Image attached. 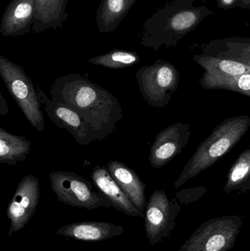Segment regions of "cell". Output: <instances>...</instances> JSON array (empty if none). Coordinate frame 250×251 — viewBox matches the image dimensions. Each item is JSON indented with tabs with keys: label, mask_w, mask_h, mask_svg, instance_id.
Segmentation results:
<instances>
[{
	"label": "cell",
	"mask_w": 250,
	"mask_h": 251,
	"mask_svg": "<svg viewBox=\"0 0 250 251\" xmlns=\"http://www.w3.org/2000/svg\"><path fill=\"white\" fill-rule=\"evenodd\" d=\"M9 113L8 107H7V101L4 100L2 94L0 95V114L1 116L7 115Z\"/></svg>",
	"instance_id": "obj_25"
},
{
	"label": "cell",
	"mask_w": 250,
	"mask_h": 251,
	"mask_svg": "<svg viewBox=\"0 0 250 251\" xmlns=\"http://www.w3.org/2000/svg\"><path fill=\"white\" fill-rule=\"evenodd\" d=\"M243 224L239 216H223L203 223L178 251H228Z\"/></svg>",
	"instance_id": "obj_6"
},
{
	"label": "cell",
	"mask_w": 250,
	"mask_h": 251,
	"mask_svg": "<svg viewBox=\"0 0 250 251\" xmlns=\"http://www.w3.org/2000/svg\"><path fill=\"white\" fill-rule=\"evenodd\" d=\"M195 0H171L156 10L142 25L140 42L143 47L159 51L162 46L177 47L179 41L211 15L208 7L195 6Z\"/></svg>",
	"instance_id": "obj_2"
},
{
	"label": "cell",
	"mask_w": 250,
	"mask_h": 251,
	"mask_svg": "<svg viewBox=\"0 0 250 251\" xmlns=\"http://www.w3.org/2000/svg\"><path fill=\"white\" fill-rule=\"evenodd\" d=\"M52 191L62 203L74 207L92 210L101 207H113V203L92 183L70 171H57L49 174Z\"/></svg>",
	"instance_id": "obj_7"
},
{
	"label": "cell",
	"mask_w": 250,
	"mask_h": 251,
	"mask_svg": "<svg viewBox=\"0 0 250 251\" xmlns=\"http://www.w3.org/2000/svg\"><path fill=\"white\" fill-rule=\"evenodd\" d=\"M135 76L142 98L148 105L155 108L167 106L180 83L179 71L173 64L162 60L140 68Z\"/></svg>",
	"instance_id": "obj_5"
},
{
	"label": "cell",
	"mask_w": 250,
	"mask_h": 251,
	"mask_svg": "<svg viewBox=\"0 0 250 251\" xmlns=\"http://www.w3.org/2000/svg\"><path fill=\"white\" fill-rule=\"evenodd\" d=\"M123 232V227L113 223L83 221L63 226L56 234L79 241L100 242L121 235Z\"/></svg>",
	"instance_id": "obj_14"
},
{
	"label": "cell",
	"mask_w": 250,
	"mask_h": 251,
	"mask_svg": "<svg viewBox=\"0 0 250 251\" xmlns=\"http://www.w3.org/2000/svg\"><path fill=\"white\" fill-rule=\"evenodd\" d=\"M106 168L136 209L145 215L147 205L145 198L146 184L140 177L133 169L120 161H110Z\"/></svg>",
	"instance_id": "obj_15"
},
{
	"label": "cell",
	"mask_w": 250,
	"mask_h": 251,
	"mask_svg": "<svg viewBox=\"0 0 250 251\" xmlns=\"http://www.w3.org/2000/svg\"><path fill=\"white\" fill-rule=\"evenodd\" d=\"M240 7L250 9V0H242Z\"/></svg>",
	"instance_id": "obj_26"
},
{
	"label": "cell",
	"mask_w": 250,
	"mask_h": 251,
	"mask_svg": "<svg viewBox=\"0 0 250 251\" xmlns=\"http://www.w3.org/2000/svg\"><path fill=\"white\" fill-rule=\"evenodd\" d=\"M250 127V117L248 116L229 118L217 126L188 161L174 183L175 188L182 187L228 153Z\"/></svg>",
	"instance_id": "obj_3"
},
{
	"label": "cell",
	"mask_w": 250,
	"mask_h": 251,
	"mask_svg": "<svg viewBox=\"0 0 250 251\" xmlns=\"http://www.w3.org/2000/svg\"><path fill=\"white\" fill-rule=\"evenodd\" d=\"M35 13V0H12L3 13L0 33L5 37L28 33L32 29Z\"/></svg>",
	"instance_id": "obj_12"
},
{
	"label": "cell",
	"mask_w": 250,
	"mask_h": 251,
	"mask_svg": "<svg viewBox=\"0 0 250 251\" xmlns=\"http://www.w3.org/2000/svg\"><path fill=\"white\" fill-rule=\"evenodd\" d=\"M0 76L12 98L26 120L38 132L45 127L44 113L37 88L19 65L0 55Z\"/></svg>",
	"instance_id": "obj_4"
},
{
	"label": "cell",
	"mask_w": 250,
	"mask_h": 251,
	"mask_svg": "<svg viewBox=\"0 0 250 251\" xmlns=\"http://www.w3.org/2000/svg\"><path fill=\"white\" fill-rule=\"evenodd\" d=\"M242 1V0H216L218 7L224 10L240 7Z\"/></svg>",
	"instance_id": "obj_24"
},
{
	"label": "cell",
	"mask_w": 250,
	"mask_h": 251,
	"mask_svg": "<svg viewBox=\"0 0 250 251\" xmlns=\"http://www.w3.org/2000/svg\"><path fill=\"white\" fill-rule=\"evenodd\" d=\"M181 206L170 200L164 190H157L150 196L145 210V231L151 246L170 237L176 226Z\"/></svg>",
	"instance_id": "obj_8"
},
{
	"label": "cell",
	"mask_w": 250,
	"mask_h": 251,
	"mask_svg": "<svg viewBox=\"0 0 250 251\" xmlns=\"http://www.w3.org/2000/svg\"><path fill=\"white\" fill-rule=\"evenodd\" d=\"M201 49L203 54L230 59L250 67V38L248 37L214 39L203 44Z\"/></svg>",
	"instance_id": "obj_16"
},
{
	"label": "cell",
	"mask_w": 250,
	"mask_h": 251,
	"mask_svg": "<svg viewBox=\"0 0 250 251\" xmlns=\"http://www.w3.org/2000/svg\"><path fill=\"white\" fill-rule=\"evenodd\" d=\"M68 0H35L36 13L32 30L39 34L46 29H62L68 14L66 7Z\"/></svg>",
	"instance_id": "obj_17"
},
{
	"label": "cell",
	"mask_w": 250,
	"mask_h": 251,
	"mask_svg": "<svg viewBox=\"0 0 250 251\" xmlns=\"http://www.w3.org/2000/svg\"><path fill=\"white\" fill-rule=\"evenodd\" d=\"M32 143L25 137L15 135L0 127V162L16 165L26 160Z\"/></svg>",
	"instance_id": "obj_19"
},
{
	"label": "cell",
	"mask_w": 250,
	"mask_h": 251,
	"mask_svg": "<svg viewBox=\"0 0 250 251\" xmlns=\"http://www.w3.org/2000/svg\"><path fill=\"white\" fill-rule=\"evenodd\" d=\"M37 91L41 104L44 105V110L51 122L58 128L67 130L76 143L88 146L92 142L100 140L93 128L79 113L70 107L48 98L39 85H37Z\"/></svg>",
	"instance_id": "obj_9"
},
{
	"label": "cell",
	"mask_w": 250,
	"mask_h": 251,
	"mask_svg": "<svg viewBox=\"0 0 250 251\" xmlns=\"http://www.w3.org/2000/svg\"><path fill=\"white\" fill-rule=\"evenodd\" d=\"M194 60L205 70L213 75H235L250 73V67L236 60L206 54H195Z\"/></svg>",
	"instance_id": "obj_21"
},
{
	"label": "cell",
	"mask_w": 250,
	"mask_h": 251,
	"mask_svg": "<svg viewBox=\"0 0 250 251\" xmlns=\"http://www.w3.org/2000/svg\"><path fill=\"white\" fill-rule=\"evenodd\" d=\"M51 100L74 110L98 134L100 140L107 138L123 117L118 100L99 85L79 74L57 78L50 88Z\"/></svg>",
	"instance_id": "obj_1"
},
{
	"label": "cell",
	"mask_w": 250,
	"mask_h": 251,
	"mask_svg": "<svg viewBox=\"0 0 250 251\" xmlns=\"http://www.w3.org/2000/svg\"><path fill=\"white\" fill-rule=\"evenodd\" d=\"M202 88L207 90H225L250 97V73L235 75H213L204 72L200 79Z\"/></svg>",
	"instance_id": "obj_20"
},
{
	"label": "cell",
	"mask_w": 250,
	"mask_h": 251,
	"mask_svg": "<svg viewBox=\"0 0 250 251\" xmlns=\"http://www.w3.org/2000/svg\"><path fill=\"white\" fill-rule=\"evenodd\" d=\"M223 191L226 193L250 191V148L242 152L232 165Z\"/></svg>",
	"instance_id": "obj_22"
},
{
	"label": "cell",
	"mask_w": 250,
	"mask_h": 251,
	"mask_svg": "<svg viewBox=\"0 0 250 251\" xmlns=\"http://www.w3.org/2000/svg\"><path fill=\"white\" fill-rule=\"evenodd\" d=\"M41 196L38 178L27 174L18 184L13 199L7 208V216L10 221L8 236L20 231L32 219L36 212Z\"/></svg>",
	"instance_id": "obj_10"
},
{
	"label": "cell",
	"mask_w": 250,
	"mask_h": 251,
	"mask_svg": "<svg viewBox=\"0 0 250 251\" xmlns=\"http://www.w3.org/2000/svg\"><path fill=\"white\" fill-rule=\"evenodd\" d=\"M189 125L176 123L166 127L156 136L150 150L149 162L156 169L162 168L182 153L191 136Z\"/></svg>",
	"instance_id": "obj_11"
},
{
	"label": "cell",
	"mask_w": 250,
	"mask_h": 251,
	"mask_svg": "<svg viewBox=\"0 0 250 251\" xmlns=\"http://www.w3.org/2000/svg\"><path fill=\"white\" fill-rule=\"evenodd\" d=\"M140 59L136 51L114 49L102 55L92 57L88 62L107 69H120L135 66L140 61Z\"/></svg>",
	"instance_id": "obj_23"
},
{
	"label": "cell",
	"mask_w": 250,
	"mask_h": 251,
	"mask_svg": "<svg viewBox=\"0 0 250 251\" xmlns=\"http://www.w3.org/2000/svg\"><path fill=\"white\" fill-rule=\"evenodd\" d=\"M137 0H101L97 9L96 22L101 33L117 29Z\"/></svg>",
	"instance_id": "obj_18"
},
{
	"label": "cell",
	"mask_w": 250,
	"mask_h": 251,
	"mask_svg": "<svg viewBox=\"0 0 250 251\" xmlns=\"http://www.w3.org/2000/svg\"><path fill=\"white\" fill-rule=\"evenodd\" d=\"M91 178L98 191L102 193L117 211L133 218H144L127 195L117 184L105 167L96 166L91 174Z\"/></svg>",
	"instance_id": "obj_13"
}]
</instances>
